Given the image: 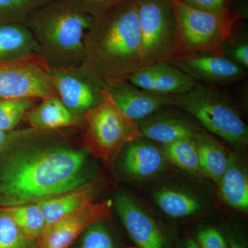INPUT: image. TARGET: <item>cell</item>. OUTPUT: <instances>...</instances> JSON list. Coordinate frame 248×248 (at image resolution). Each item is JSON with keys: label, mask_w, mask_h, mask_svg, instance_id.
Instances as JSON below:
<instances>
[{"label": "cell", "mask_w": 248, "mask_h": 248, "mask_svg": "<svg viewBox=\"0 0 248 248\" xmlns=\"http://www.w3.org/2000/svg\"><path fill=\"white\" fill-rule=\"evenodd\" d=\"M176 17L173 58L208 53L223 55V46L244 19L233 11L211 13L171 0Z\"/></svg>", "instance_id": "4"}, {"label": "cell", "mask_w": 248, "mask_h": 248, "mask_svg": "<svg viewBox=\"0 0 248 248\" xmlns=\"http://www.w3.org/2000/svg\"><path fill=\"white\" fill-rule=\"evenodd\" d=\"M172 107L192 116L210 133L231 144L248 143L247 125L231 98L217 86L197 83L189 92L173 95Z\"/></svg>", "instance_id": "5"}, {"label": "cell", "mask_w": 248, "mask_h": 248, "mask_svg": "<svg viewBox=\"0 0 248 248\" xmlns=\"http://www.w3.org/2000/svg\"><path fill=\"white\" fill-rule=\"evenodd\" d=\"M141 68L173 59L176 17L171 0H137Z\"/></svg>", "instance_id": "7"}, {"label": "cell", "mask_w": 248, "mask_h": 248, "mask_svg": "<svg viewBox=\"0 0 248 248\" xmlns=\"http://www.w3.org/2000/svg\"><path fill=\"white\" fill-rule=\"evenodd\" d=\"M86 14L95 18L116 5L128 0H69Z\"/></svg>", "instance_id": "30"}, {"label": "cell", "mask_w": 248, "mask_h": 248, "mask_svg": "<svg viewBox=\"0 0 248 248\" xmlns=\"http://www.w3.org/2000/svg\"><path fill=\"white\" fill-rule=\"evenodd\" d=\"M112 202H89L53 224L46 227L37 239L38 248H69L90 226L112 217Z\"/></svg>", "instance_id": "10"}, {"label": "cell", "mask_w": 248, "mask_h": 248, "mask_svg": "<svg viewBox=\"0 0 248 248\" xmlns=\"http://www.w3.org/2000/svg\"><path fill=\"white\" fill-rule=\"evenodd\" d=\"M58 97L52 85L50 66L40 55L0 60V99Z\"/></svg>", "instance_id": "8"}, {"label": "cell", "mask_w": 248, "mask_h": 248, "mask_svg": "<svg viewBox=\"0 0 248 248\" xmlns=\"http://www.w3.org/2000/svg\"><path fill=\"white\" fill-rule=\"evenodd\" d=\"M223 200L232 208L246 211L248 209V180L246 171L233 156L219 182Z\"/></svg>", "instance_id": "19"}, {"label": "cell", "mask_w": 248, "mask_h": 248, "mask_svg": "<svg viewBox=\"0 0 248 248\" xmlns=\"http://www.w3.org/2000/svg\"><path fill=\"white\" fill-rule=\"evenodd\" d=\"M142 137L164 145L183 139L194 138L200 130L177 114L155 112L138 122Z\"/></svg>", "instance_id": "14"}, {"label": "cell", "mask_w": 248, "mask_h": 248, "mask_svg": "<svg viewBox=\"0 0 248 248\" xmlns=\"http://www.w3.org/2000/svg\"><path fill=\"white\" fill-rule=\"evenodd\" d=\"M155 199L161 210L174 218L190 216L200 208L198 201L180 191L161 190L157 192Z\"/></svg>", "instance_id": "24"}, {"label": "cell", "mask_w": 248, "mask_h": 248, "mask_svg": "<svg viewBox=\"0 0 248 248\" xmlns=\"http://www.w3.org/2000/svg\"><path fill=\"white\" fill-rule=\"evenodd\" d=\"M94 19L69 0H55L35 11L24 24L49 66L70 67L84 62L85 36Z\"/></svg>", "instance_id": "3"}, {"label": "cell", "mask_w": 248, "mask_h": 248, "mask_svg": "<svg viewBox=\"0 0 248 248\" xmlns=\"http://www.w3.org/2000/svg\"><path fill=\"white\" fill-rule=\"evenodd\" d=\"M34 101L31 98L0 99V129L6 132L14 130L34 107Z\"/></svg>", "instance_id": "26"}, {"label": "cell", "mask_w": 248, "mask_h": 248, "mask_svg": "<svg viewBox=\"0 0 248 248\" xmlns=\"http://www.w3.org/2000/svg\"><path fill=\"white\" fill-rule=\"evenodd\" d=\"M24 131L6 132L0 129V154L7 151L11 147L20 141Z\"/></svg>", "instance_id": "34"}, {"label": "cell", "mask_w": 248, "mask_h": 248, "mask_svg": "<svg viewBox=\"0 0 248 248\" xmlns=\"http://www.w3.org/2000/svg\"><path fill=\"white\" fill-rule=\"evenodd\" d=\"M186 248H200V247L198 246L197 243L195 242L193 240H188L186 242Z\"/></svg>", "instance_id": "36"}, {"label": "cell", "mask_w": 248, "mask_h": 248, "mask_svg": "<svg viewBox=\"0 0 248 248\" xmlns=\"http://www.w3.org/2000/svg\"><path fill=\"white\" fill-rule=\"evenodd\" d=\"M195 140L198 148L201 170L219 184L228 167L230 157L223 148L208 135L201 133Z\"/></svg>", "instance_id": "21"}, {"label": "cell", "mask_w": 248, "mask_h": 248, "mask_svg": "<svg viewBox=\"0 0 248 248\" xmlns=\"http://www.w3.org/2000/svg\"><path fill=\"white\" fill-rule=\"evenodd\" d=\"M0 161V207L37 203L84 184L83 152L61 146L24 147Z\"/></svg>", "instance_id": "1"}, {"label": "cell", "mask_w": 248, "mask_h": 248, "mask_svg": "<svg viewBox=\"0 0 248 248\" xmlns=\"http://www.w3.org/2000/svg\"><path fill=\"white\" fill-rule=\"evenodd\" d=\"M193 9L211 13L232 11L233 0H179Z\"/></svg>", "instance_id": "31"}, {"label": "cell", "mask_w": 248, "mask_h": 248, "mask_svg": "<svg viewBox=\"0 0 248 248\" xmlns=\"http://www.w3.org/2000/svg\"><path fill=\"white\" fill-rule=\"evenodd\" d=\"M231 248H246L244 243L237 238L232 236L231 239Z\"/></svg>", "instance_id": "35"}, {"label": "cell", "mask_w": 248, "mask_h": 248, "mask_svg": "<svg viewBox=\"0 0 248 248\" xmlns=\"http://www.w3.org/2000/svg\"><path fill=\"white\" fill-rule=\"evenodd\" d=\"M84 233L81 248H114L110 235L101 223L92 225Z\"/></svg>", "instance_id": "29"}, {"label": "cell", "mask_w": 248, "mask_h": 248, "mask_svg": "<svg viewBox=\"0 0 248 248\" xmlns=\"http://www.w3.org/2000/svg\"><path fill=\"white\" fill-rule=\"evenodd\" d=\"M139 248L138 247H130V248Z\"/></svg>", "instance_id": "37"}, {"label": "cell", "mask_w": 248, "mask_h": 248, "mask_svg": "<svg viewBox=\"0 0 248 248\" xmlns=\"http://www.w3.org/2000/svg\"><path fill=\"white\" fill-rule=\"evenodd\" d=\"M128 82L139 89L154 92V68L153 66L140 68L129 78Z\"/></svg>", "instance_id": "33"}, {"label": "cell", "mask_w": 248, "mask_h": 248, "mask_svg": "<svg viewBox=\"0 0 248 248\" xmlns=\"http://www.w3.org/2000/svg\"><path fill=\"white\" fill-rule=\"evenodd\" d=\"M153 66L155 70V93L179 95L189 92L198 83L170 62H159Z\"/></svg>", "instance_id": "20"}, {"label": "cell", "mask_w": 248, "mask_h": 248, "mask_svg": "<svg viewBox=\"0 0 248 248\" xmlns=\"http://www.w3.org/2000/svg\"><path fill=\"white\" fill-rule=\"evenodd\" d=\"M223 55L242 66L245 69L248 68V37L241 33L239 29L235 31L231 39L223 46Z\"/></svg>", "instance_id": "28"}, {"label": "cell", "mask_w": 248, "mask_h": 248, "mask_svg": "<svg viewBox=\"0 0 248 248\" xmlns=\"http://www.w3.org/2000/svg\"><path fill=\"white\" fill-rule=\"evenodd\" d=\"M165 157L178 167L190 172L200 170V156L195 138L183 139L164 145Z\"/></svg>", "instance_id": "23"}, {"label": "cell", "mask_w": 248, "mask_h": 248, "mask_svg": "<svg viewBox=\"0 0 248 248\" xmlns=\"http://www.w3.org/2000/svg\"><path fill=\"white\" fill-rule=\"evenodd\" d=\"M24 119L32 128L41 131L85 125L83 116L73 114L58 97L42 99L39 105L27 112Z\"/></svg>", "instance_id": "15"}, {"label": "cell", "mask_w": 248, "mask_h": 248, "mask_svg": "<svg viewBox=\"0 0 248 248\" xmlns=\"http://www.w3.org/2000/svg\"><path fill=\"white\" fill-rule=\"evenodd\" d=\"M164 163V155L159 148L138 140L131 143L125 152L124 167L130 175L141 179L155 175L162 169Z\"/></svg>", "instance_id": "17"}, {"label": "cell", "mask_w": 248, "mask_h": 248, "mask_svg": "<svg viewBox=\"0 0 248 248\" xmlns=\"http://www.w3.org/2000/svg\"><path fill=\"white\" fill-rule=\"evenodd\" d=\"M138 1L128 0L94 18L84 40V63L107 89L128 81L141 68Z\"/></svg>", "instance_id": "2"}, {"label": "cell", "mask_w": 248, "mask_h": 248, "mask_svg": "<svg viewBox=\"0 0 248 248\" xmlns=\"http://www.w3.org/2000/svg\"><path fill=\"white\" fill-rule=\"evenodd\" d=\"M50 76L59 99L76 115L83 116L97 105L107 89L84 62L74 66H50Z\"/></svg>", "instance_id": "9"}, {"label": "cell", "mask_w": 248, "mask_h": 248, "mask_svg": "<svg viewBox=\"0 0 248 248\" xmlns=\"http://www.w3.org/2000/svg\"><path fill=\"white\" fill-rule=\"evenodd\" d=\"M197 82L223 86L242 81L247 71L224 55L202 53L173 58L170 62Z\"/></svg>", "instance_id": "11"}, {"label": "cell", "mask_w": 248, "mask_h": 248, "mask_svg": "<svg viewBox=\"0 0 248 248\" xmlns=\"http://www.w3.org/2000/svg\"><path fill=\"white\" fill-rule=\"evenodd\" d=\"M83 117L86 126L84 148L107 165L115 161L125 145L142 137L138 122L121 110L107 89L100 102Z\"/></svg>", "instance_id": "6"}, {"label": "cell", "mask_w": 248, "mask_h": 248, "mask_svg": "<svg viewBox=\"0 0 248 248\" xmlns=\"http://www.w3.org/2000/svg\"><path fill=\"white\" fill-rule=\"evenodd\" d=\"M37 241L23 232L8 214L0 209V248H37Z\"/></svg>", "instance_id": "27"}, {"label": "cell", "mask_w": 248, "mask_h": 248, "mask_svg": "<svg viewBox=\"0 0 248 248\" xmlns=\"http://www.w3.org/2000/svg\"><path fill=\"white\" fill-rule=\"evenodd\" d=\"M0 209L8 214L31 239L37 241L46 227L45 215L38 203L0 207Z\"/></svg>", "instance_id": "22"}, {"label": "cell", "mask_w": 248, "mask_h": 248, "mask_svg": "<svg viewBox=\"0 0 248 248\" xmlns=\"http://www.w3.org/2000/svg\"><path fill=\"white\" fill-rule=\"evenodd\" d=\"M34 54L40 55V50L25 24L0 25V60H16Z\"/></svg>", "instance_id": "18"}, {"label": "cell", "mask_w": 248, "mask_h": 248, "mask_svg": "<svg viewBox=\"0 0 248 248\" xmlns=\"http://www.w3.org/2000/svg\"><path fill=\"white\" fill-rule=\"evenodd\" d=\"M55 0H0V25L24 24L35 11Z\"/></svg>", "instance_id": "25"}, {"label": "cell", "mask_w": 248, "mask_h": 248, "mask_svg": "<svg viewBox=\"0 0 248 248\" xmlns=\"http://www.w3.org/2000/svg\"><path fill=\"white\" fill-rule=\"evenodd\" d=\"M99 182H85L76 188L37 203L46 221V226L76 211L89 202H94L100 190Z\"/></svg>", "instance_id": "16"}, {"label": "cell", "mask_w": 248, "mask_h": 248, "mask_svg": "<svg viewBox=\"0 0 248 248\" xmlns=\"http://www.w3.org/2000/svg\"><path fill=\"white\" fill-rule=\"evenodd\" d=\"M115 207L136 247L164 248V239L156 223L128 196L122 195L117 197Z\"/></svg>", "instance_id": "12"}, {"label": "cell", "mask_w": 248, "mask_h": 248, "mask_svg": "<svg viewBox=\"0 0 248 248\" xmlns=\"http://www.w3.org/2000/svg\"><path fill=\"white\" fill-rule=\"evenodd\" d=\"M197 243L200 248H228L221 233L213 228H205L199 232Z\"/></svg>", "instance_id": "32"}, {"label": "cell", "mask_w": 248, "mask_h": 248, "mask_svg": "<svg viewBox=\"0 0 248 248\" xmlns=\"http://www.w3.org/2000/svg\"><path fill=\"white\" fill-rule=\"evenodd\" d=\"M108 90L121 110L136 122L172 105L173 95L144 91L128 81Z\"/></svg>", "instance_id": "13"}]
</instances>
